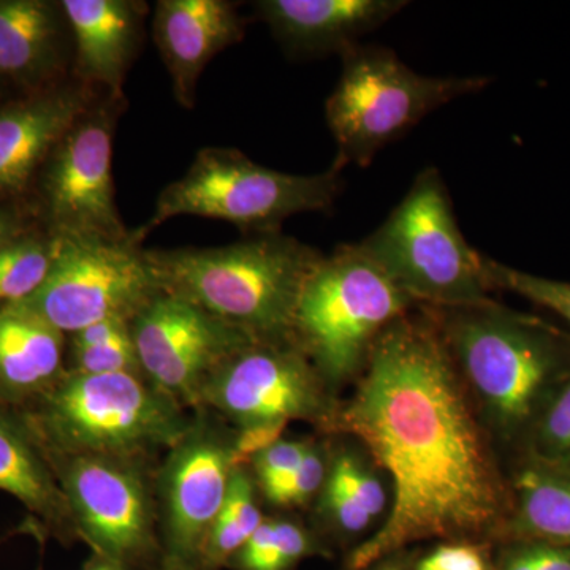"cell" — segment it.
<instances>
[{
	"mask_svg": "<svg viewBox=\"0 0 570 570\" xmlns=\"http://www.w3.org/2000/svg\"><path fill=\"white\" fill-rule=\"evenodd\" d=\"M406 6L404 0H261L254 9L288 55L317 58L344 55Z\"/></svg>",
	"mask_w": 570,
	"mask_h": 570,
	"instance_id": "d6986e66",
	"label": "cell"
},
{
	"mask_svg": "<svg viewBox=\"0 0 570 570\" xmlns=\"http://www.w3.org/2000/svg\"><path fill=\"white\" fill-rule=\"evenodd\" d=\"M129 332L130 322L122 321V318H107V321L96 322V324L86 326V328L71 335L70 351L99 346V344L108 343V341Z\"/></svg>",
	"mask_w": 570,
	"mask_h": 570,
	"instance_id": "836d02e7",
	"label": "cell"
},
{
	"mask_svg": "<svg viewBox=\"0 0 570 570\" xmlns=\"http://www.w3.org/2000/svg\"><path fill=\"white\" fill-rule=\"evenodd\" d=\"M309 445V442L305 441H283L281 439L272 448L258 453L250 464H254L261 489L272 487L273 483L284 479L288 472L294 471L306 455Z\"/></svg>",
	"mask_w": 570,
	"mask_h": 570,
	"instance_id": "f546056e",
	"label": "cell"
},
{
	"mask_svg": "<svg viewBox=\"0 0 570 570\" xmlns=\"http://www.w3.org/2000/svg\"><path fill=\"white\" fill-rule=\"evenodd\" d=\"M73 40L71 78L100 92H124L145 39L141 0H62Z\"/></svg>",
	"mask_w": 570,
	"mask_h": 570,
	"instance_id": "e0dca14e",
	"label": "cell"
},
{
	"mask_svg": "<svg viewBox=\"0 0 570 570\" xmlns=\"http://www.w3.org/2000/svg\"><path fill=\"white\" fill-rule=\"evenodd\" d=\"M0 490L62 540L77 538L66 494L40 442L21 417L0 409Z\"/></svg>",
	"mask_w": 570,
	"mask_h": 570,
	"instance_id": "44dd1931",
	"label": "cell"
},
{
	"mask_svg": "<svg viewBox=\"0 0 570 570\" xmlns=\"http://www.w3.org/2000/svg\"><path fill=\"white\" fill-rule=\"evenodd\" d=\"M73 40L61 2L0 0V81L22 94L70 80Z\"/></svg>",
	"mask_w": 570,
	"mask_h": 570,
	"instance_id": "ac0fdd59",
	"label": "cell"
},
{
	"mask_svg": "<svg viewBox=\"0 0 570 570\" xmlns=\"http://www.w3.org/2000/svg\"><path fill=\"white\" fill-rule=\"evenodd\" d=\"M326 382L294 340L262 341L228 356L206 381L197 407H212L239 428L332 417Z\"/></svg>",
	"mask_w": 570,
	"mask_h": 570,
	"instance_id": "7c38bea8",
	"label": "cell"
},
{
	"mask_svg": "<svg viewBox=\"0 0 570 570\" xmlns=\"http://www.w3.org/2000/svg\"><path fill=\"white\" fill-rule=\"evenodd\" d=\"M356 245L412 302L431 307L490 302L485 255L461 234L436 168L420 171L384 224Z\"/></svg>",
	"mask_w": 570,
	"mask_h": 570,
	"instance_id": "5b68a950",
	"label": "cell"
},
{
	"mask_svg": "<svg viewBox=\"0 0 570 570\" xmlns=\"http://www.w3.org/2000/svg\"><path fill=\"white\" fill-rule=\"evenodd\" d=\"M326 480V463L324 453L311 444L306 455L299 461L294 471L288 472L279 482L266 487L264 494L276 505H302L309 501L318 490L324 489Z\"/></svg>",
	"mask_w": 570,
	"mask_h": 570,
	"instance_id": "4316f807",
	"label": "cell"
},
{
	"mask_svg": "<svg viewBox=\"0 0 570 570\" xmlns=\"http://www.w3.org/2000/svg\"><path fill=\"white\" fill-rule=\"evenodd\" d=\"M81 570H134V569L126 568V566L119 564V562L107 560V558L99 557V554H94L91 560L86 562L85 568H82Z\"/></svg>",
	"mask_w": 570,
	"mask_h": 570,
	"instance_id": "8d00e7d4",
	"label": "cell"
},
{
	"mask_svg": "<svg viewBox=\"0 0 570 570\" xmlns=\"http://www.w3.org/2000/svg\"><path fill=\"white\" fill-rule=\"evenodd\" d=\"M324 505L336 527L347 534H360L373 523L332 471L326 474L324 483Z\"/></svg>",
	"mask_w": 570,
	"mask_h": 570,
	"instance_id": "4dcf8cb0",
	"label": "cell"
},
{
	"mask_svg": "<svg viewBox=\"0 0 570 570\" xmlns=\"http://www.w3.org/2000/svg\"><path fill=\"white\" fill-rule=\"evenodd\" d=\"M382 570H397L396 568H385V569H382Z\"/></svg>",
	"mask_w": 570,
	"mask_h": 570,
	"instance_id": "ab89813d",
	"label": "cell"
},
{
	"mask_svg": "<svg viewBox=\"0 0 570 570\" xmlns=\"http://www.w3.org/2000/svg\"><path fill=\"white\" fill-rule=\"evenodd\" d=\"M99 94L70 78L0 105V205H24L55 146Z\"/></svg>",
	"mask_w": 570,
	"mask_h": 570,
	"instance_id": "9a60e30c",
	"label": "cell"
},
{
	"mask_svg": "<svg viewBox=\"0 0 570 570\" xmlns=\"http://www.w3.org/2000/svg\"><path fill=\"white\" fill-rule=\"evenodd\" d=\"M311 551V539L298 524L264 520L230 561L236 570H291Z\"/></svg>",
	"mask_w": 570,
	"mask_h": 570,
	"instance_id": "cb8c5ba5",
	"label": "cell"
},
{
	"mask_svg": "<svg viewBox=\"0 0 570 570\" xmlns=\"http://www.w3.org/2000/svg\"><path fill=\"white\" fill-rule=\"evenodd\" d=\"M505 570H534L532 569V564L530 561V557H528L527 551L524 553L519 554V557L515 558Z\"/></svg>",
	"mask_w": 570,
	"mask_h": 570,
	"instance_id": "74e56055",
	"label": "cell"
},
{
	"mask_svg": "<svg viewBox=\"0 0 570 570\" xmlns=\"http://www.w3.org/2000/svg\"><path fill=\"white\" fill-rule=\"evenodd\" d=\"M487 273L494 287L515 292L535 305L553 311L570 324V283L528 275L485 257Z\"/></svg>",
	"mask_w": 570,
	"mask_h": 570,
	"instance_id": "d4e9b609",
	"label": "cell"
},
{
	"mask_svg": "<svg viewBox=\"0 0 570 570\" xmlns=\"http://www.w3.org/2000/svg\"><path fill=\"white\" fill-rule=\"evenodd\" d=\"M433 311L450 354L491 422L504 433L519 430L564 365L560 335L491 299Z\"/></svg>",
	"mask_w": 570,
	"mask_h": 570,
	"instance_id": "277c9868",
	"label": "cell"
},
{
	"mask_svg": "<svg viewBox=\"0 0 570 570\" xmlns=\"http://www.w3.org/2000/svg\"><path fill=\"white\" fill-rule=\"evenodd\" d=\"M335 426L358 438L393 482L387 521L352 551L363 570L401 547L493 527L504 493L436 317L404 314L377 336Z\"/></svg>",
	"mask_w": 570,
	"mask_h": 570,
	"instance_id": "6da1fadb",
	"label": "cell"
},
{
	"mask_svg": "<svg viewBox=\"0 0 570 570\" xmlns=\"http://www.w3.org/2000/svg\"><path fill=\"white\" fill-rule=\"evenodd\" d=\"M21 417L47 453L145 463L189 430L181 404L140 374H66Z\"/></svg>",
	"mask_w": 570,
	"mask_h": 570,
	"instance_id": "3957f363",
	"label": "cell"
},
{
	"mask_svg": "<svg viewBox=\"0 0 570 570\" xmlns=\"http://www.w3.org/2000/svg\"><path fill=\"white\" fill-rule=\"evenodd\" d=\"M160 292L134 230L124 242L58 239L47 279L18 303L63 335H73L107 318L132 322Z\"/></svg>",
	"mask_w": 570,
	"mask_h": 570,
	"instance_id": "8fae6325",
	"label": "cell"
},
{
	"mask_svg": "<svg viewBox=\"0 0 570 570\" xmlns=\"http://www.w3.org/2000/svg\"><path fill=\"white\" fill-rule=\"evenodd\" d=\"M343 71L325 102L336 142L333 168L367 167L381 149L411 132L438 108L485 89V77H426L395 51L355 45L341 55Z\"/></svg>",
	"mask_w": 570,
	"mask_h": 570,
	"instance_id": "8992f818",
	"label": "cell"
},
{
	"mask_svg": "<svg viewBox=\"0 0 570 570\" xmlns=\"http://www.w3.org/2000/svg\"><path fill=\"white\" fill-rule=\"evenodd\" d=\"M419 570H487L479 549L471 546H442L420 562Z\"/></svg>",
	"mask_w": 570,
	"mask_h": 570,
	"instance_id": "d6a6232c",
	"label": "cell"
},
{
	"mask_svg": "<svg viewBox=\"0 0 570 570\" xmlns=\"http://www.w3.org/2000/svg\"><path fill=\"white\" fill-rule=\"evenodd\" d=\"M539 460L570 464V377L543 404L535 434Z\"/></svg>",
	"mask_w": 570,
	"mask_h": 570,
	"instance_id": "484cf974",
	"label": "cell"
},
{
	"mask_svg": "<svg viewBox=\"0 0 570 570\" xmlns=\"http://www.w3.org/2000/svg\"><path fill=\"white\" fill-rule=\"evenodd\" d=\"M332 472L344 483L363 512L373 521L379 519L387 505V494L376 474L352 453L337 455L333 461Z\"/></svg>",
	"mask_w": 570,
	"mask_h": 570,
	"instance_id": "f1b7e54d",
	"label": "cell"
},
{
	"mask_svg": "<svg viewBox=\"0 0 570 570\" xmlns=\"http://www.w3.org/2000/svg\"><path fill=\"white\" fill-rule=\"evenodd\" d=\"M69 371L81 374H140L142 371L134 346L132 335L115 337L108 343L70 351Z\"/></svg>",
	"mask_w": 570,
	"mask_h": 570,
	"instance_id": "83f0119b",
	"label": "cell"
},
{
	"mask_svg": "<svg viewBox=\"0 0 570 570\" xmlns=\"http://www.w3.org/2000/svg\"><path fill=\"white\" fill-rule=\"evenodd\" d=\"M534 570H570V549L540 546L527 551Z\"/></svg>",
	"mask_w": 570,
	"mask_h": 570,
	"instance_id": "d590c367",
	"label": "cell"
},
{
	"mask_svg": "<svg viewBox=\"0 0 570 570\" xmlns=\"http://www.w3.org/2000/svg\"><path fill=\"white\" fill-rule=\"evenodd\" d=\"M32 217L21 205H0V250L31 228Z\"/></svg>",
	"mask_w": 570,
	"mask_h": 570,
	"instance_id": "e575fe53",
	"label": "cell"
},
{
	"mask_svg": "<svg viewBox=\"0 0 570 570\" xmlns=\"http://www.w3.org/2000/svg\"><path fill=\"white\" fill-rule=\"evenodd\" d=\"M66 335L20 303L0 307V397L36 400L66 374Z\"/></svg>",
	"mask_w": 570,
	"mask_h": 570,
	"instance_id": "ffe728a7",
	"label": "cell"
},
{
	"mask_svg": "<svg viewBox=\"0 0 570 570\" xmlns=\"http://www.w3.org/2000/svg\"><path fill=\"white\" fill-rule=\"evenodd\" d=\"M245 18L230 0H159L153 36L170 73L176 102L193 110L206 66L245 39Z\"/></svg>",
	"mask_w": 570,
	"mask_h": 570,
	"instance_id": "2e32d148",
	"label": "cell"
},
{
	"mask_svg": "<svg viewBox=\"0 0 570 570\" xmlns=\"http://www.w3.org/2000/svg\"><path fill=\"white\" fill-rule=\"evenodd\" d=\"M412 303L358 245L340 246L307 277L292 340L326 385L343 384L365 367L374 341Z\"/></svg>",
	"mask_w": 570,
	"mask_h": 570,
	"instance_id": "ba28073f",
	"label": "cell"
},
{
	"mask_svg": "<svg viewBox=\"0 0 570 570\" xmlns=\"http://www.w3.org/2000/svg\"><path fill=\"white\" fill-rule=\"evenodd\" d=\"M142 376L176 403L198 406L202 389L254 337L178 296H154L130 322Z\"/></svg>",
	"mask_w": 570,
	"mask_h": 570,
	"instance_id": "4fadbf2b",
	"label": "cell"
},
{
	"mask_svg": "<svg viewBox=\"0 0 570 570\" xmlns=\"http://www.w3.org/2000/svg\"><path fill=\"white\" fill-rule=\"evenodd\" d=\"M160 570H198L190 566L178 564V562L164 561Z\"/></svg>",
	"mask_w": 570,
	"mask_h": 570,
	"instance_id": "f35d334b",
	"label": "cell"
},
{
	"mask_svg": "<svg viewBox=\"0 0 570 570\" xmlns=\"http://www.w3.org/2000/svg\"><path fill=\"white\" fill-rule=\"evenodd\" d=\"M287 423H254V425L239 428L238 434L232 439V463H234V468H245V464L253 463L258 453L281 441Z\"/></svg>",
	"mask_w": 570,
	"mask_h": 570,
	"instance_id": "1f68e13d",
	"label": "cell"
},
{
	"mask_svg": "<svg viewBox=\"0 0 570 570\" xmlns=\"http://www.w3.org/2000/svg\"><path fill=\"white\" fill-rule=\"evenodd\" d=\"M341 174L333 167L317 175L284 174L238 149L204 148L189 170L159 194L153 216L135 234L145 239L179 216L225 220L247 236L276 234L288 217L333 208L343 190Z\"/></svg>",
	"mask_w": 570,
	"mask_h": 570,
	"instance_id": "52a82bcc",
	"label": "cell"
},
{
	"mask_svg": "<svg viewBox=\"0 0 570 570\" xmlns=\"http://www.w3.org/2000/svg\"><path fill=\"white\" fill-rule=\"evenodd\" d=\"M58 250V238L32 225L0 250V302H22L47 279Z\"/></svg>",
	"mask_w": 570,
	"mask_h": 570,
	"instance_id": "603a6c76",
	"label": "cell"
},
{
	"mask_svg": "<svg viewBox=\"0 0 570 570\" xmlns=\"http://www.w3.org/2000/svg\"><path fill=\"white\" fill-rule=\"evenodd\" d=\"M47 459L66 494L78 539L94 554L134 570L163 568L159 519L142 463L55 453Z\"/></svg>",
	"mask_w": 570,
	"mask_h": 570,
	"instance_id": "30bf717a",
	"label": "cell"
},
{
	"mask_svg": "<svg viewBox=\"0 0 570 570\" xmlns=\"http://www.w3.org/2000/svg\"><path fill=\"white\" fill-rule=\"evenodd\" d=\"M232 439L198 419L168 450L159 475L164 561L198 569L206 535L230 487Z\"/></svg>",
	"mask_w": 570,
	"mask_h": 570,
	"instance_id": "5bb4252c",
	"label": "cell"
},
{
	"mask_svg": "<svg viewBox=\"0 0 570 570\" xmlns=\"http://www.w3.org/2000/svg\"><path fill=\"white\" fill-rule=\"evenodd\" d=\"M160 291L254 340H292L299 295L322 255L298 239L247 236L220 247L146 249Z\"/></svg>",
	"mask_w": 570,
	"mask_h": 570,
	"instance_id": "7a4b0ae2",
	"label": "cell"
},
{
	"mask_svg": "<svg viewBox=\"0 0 570 570\" xmlns=\"http://www.w3.org/2000/svg\"><path fill=\"white\" fill-rule=\"evenodd\" d=\"M517 497L521 531L570 549V464L535 460L520 472Z\"/></svg>",
	"mask_w": 570,
	"mask_h": 570,
	"instance_id": "7402d4cb",
	"label": "cell"
},
{
	"mask_svg": "<svg viewBox=\"0 0 570 570\" xmlns=\"http://www.w3.org/2000/svg\"><path fill=\"white\" fill-rule=\"evenodd\" d=\"M126 92H100L40 168L24 208L58 239L124 242L134 235L116 205L112 151Z\"/></svg>",
	"mask_w": 570,
	"mask_h": 570,
	"instance_id": "9c48e42d",
	"label": "cell"
}]
</instances>
